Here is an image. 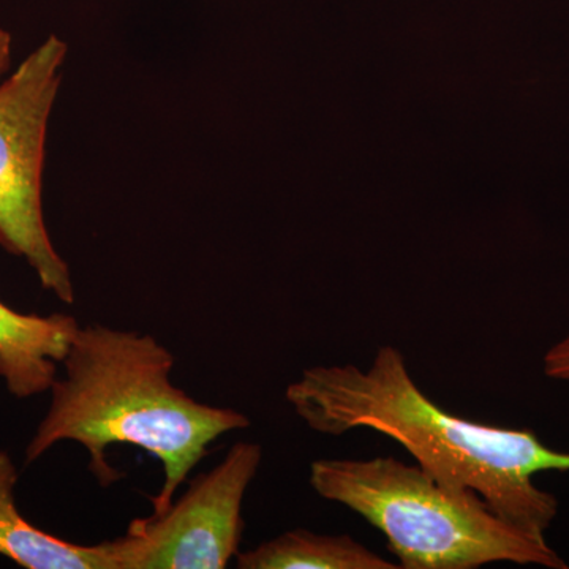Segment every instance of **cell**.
<instances>
[{
	"label": "cell",
	"instance_id": "obj_2",
	"mask_svg": "<svg viewBox=\"0 0 569 569\" xmlns=\"http://www.w3.org/2000/svg\"><path fill=\"white\" fill-rule=\"evenodd\" d=\"M62 365L66 378L50 389L51 406L26 448V463L59 441H77L91 456L93 477L108 488L122 475L107 462V449H144L164 475L162 489L151 498L152 516L171 507L212 441L250 426L246 415L197 402L174 387V356L152 336L80 326Z\"/></svg>",
	"mask_w": 569,
	"mask_h": 569
},
{
	"label": "cell",
	"instance_id": "obj_4",
	"mask_svg": "<svg viewBox=\"0 0 569 569\" xmlns=\"http://www.w3.org/2000/svg\"><path fill=\"white\" fill-rule=\"evenodd\" d=\"M67 47L51 36L0 84V246L24 258L41 287L73 305L69 266L56 252L41 208L48 119Z\"/></svg>",
	"mask_w": 569,
	"mask_h": 569
},
{
	"label": "cell",
	"instance_id": "obj_7",
	"mask_svg": "<svg viewBox=\"0 0 569 569\" xmlns=\"http://www.w3.org/2000/svg\"><path fill=\"white\" fill-rule=\"evenodd\" d=\"M18 470L0 449V556L28 569H119L114 539L73 545L40 530L17 507Z\"/></svg>",
	"mask_w": 569,
	"mask_h": 569
},
{
	"label": "cell",
	"instance_id": "obj_10",
	"mask_svg": "<svg viewBox=\"0 0 569 569\" xmlns=\"http://www.w3.org/2000/svg\"><path fill=\"white\" fill-rule=\"evenodd\" d=\"M11 58V37L0 29V77L9 70Z\"/></svg>",
	"mask_w": 569,
	"mask_h": 569
},
{
	"label": "cell",
	"instance_id": "obj_5",
	"mask_svg": "<svg viewBox=\"0 0 569 569\" xmlns=\"http://www.w3.org/2000/svg\"><path fill=\"white\" fill-rule=\"evenodd\" d=\"M263 449L239 441L219 466L190 481L167 511L134 519L116 538L121 569H222L241 545L244 501Z\"/></svg>",
	"mask_w": 569,
	"mask_h": 569
},
{
	"label": "cell",
	"instance_id": "obj_9",
	"mask_svg": "<svg viewBox=\"0 0 569 569\" xmlns=\"http://www.w3.org/2000/svg\"><path fill=\"white\" fill-rule=\"evenodd\" d=\"M545 373L552 380L569 383V335L546 353Z\"/></svg>",
	"mask_w": 569,
	"mask_h": 569
},
{
	"label": "cell",
	"instance_id": "obj_6",
	"mask_svg": "<svg viewBox=\"0 0 569 569\" xmlns=\"http://www.w3.org/2000/svg\"><path fill=\"white\" fill-rule=\"evenodd\" d=\"M78 329L66 313H21L0 302V378L10 395L29 399L50 391Z\"/></svg>",
	"mask_w": 569,
	"mask_h": 569
},
{
	"label": "cell",
	"instance_id": "obj_8",
	"mask_svg": "<svg viewBox=\"0 0 569 569\" xmlns=\"http://www.w3.org/2000/svg\"><path fill=\"white\" fill-rule=\"evenodd\" d=\"M241 569H397L348 535H317L305 529L287 531L238 552Z\"/></svg>",
	"mask_w": 569,
	"mask_h": 569
},
{
	"label": "cell",
	"instance_id": "obj_1",
	"mask_svg": "<svg viewBox=\"0 0 569 569\" xmlns=\"http://www.w3.org/2000/svg\"><path fill=\"white\" fill-rule=\"evenodd\" d=\"M287 402L310 429L340 437L355 429L383 433L413 456L449 492L475 490L518 529L545 538L559 512L535 475L569 470V452L546 447L530 430L467 421L437 406L415 383L406 358L380 347L369 369L317 366L288 385Z\"/></svg>",
	"mask_w": 569,
	"mask_h": 569
},
{
	"label": "cell",
	"instance_id": "obj_3",
	"mask_svg": "<svg viewBox=\"0 0 569 569\" xmlns=\"http://www.w3.org/2000/svg\"><path fill=\"white\" fill-rule=\"evenodd\" d=\"M310 486L380 530L402 569H477L498 561L568 568L546 538L509 523L475 490L449 492L418 463L316 460Z\"/></svg>",
	"mask_w": 569,
	"mask_h": 569
}]
</instances>
